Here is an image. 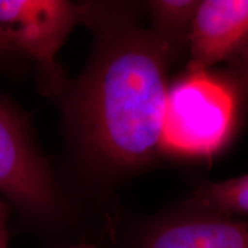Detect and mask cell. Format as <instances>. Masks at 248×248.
Wrapping results in <instances>:
<instances>
[{"mask_svg":"<svg viewBox=\"0 0 248 248\" xmlns=\"http://www.w3.org/2000/svg\"><path fill=\"white\" fill-rule=\"evenodd\" d=\"M107 248H248V218L171 206L114 228Z\"/></svg>","mask_w":248,"mask_h":248,"instance_id":"5","label":"cell"},{"mask_svg":"<svg viewBox=\"0 0 248 248\" xmlns=\"http://www.w3.org/2000/svg\"><path fill=\"white\" fill-rule=\"evenodd\" d=\"M11 215V206L0 198V217Z\"/></svg>","mask_w":248,"mask_h":248,"instance_id":"12","label":"cell"},{"mask_svg":"<svg viewBox=\"0 0 248 248\" xmlns=\"http://www.w3.org/2000/svg\"><path fill=\"white\" fill-rule=\"evenodd\" d=\"M57 248H107V246L106 245L92 243V241L82 240V241H76V243L66 245V246L57 247Z\"/></svg>","mask_w":248,"mask_h":248,"instance_id":"11","label":"cell"},{"mask_svg":"<svg viewBox=\"0 0 248 248\" xmlns=\"http://www.w3.org/2000/svg\"><path fill=\"white\" fill-rule=\"evenodd\" d=\"M82 5L92 49L82 74L64 83L62 105L74 148L102 192L164 153L169 71L178 55L140 23L138 5Z\"/></svg>","mask_w":248,"mask_h":248,"instance_id":"1","label":"cell"},{"mask_svg":"<svg viewBox=\"0 0 248 248\" xmlns=\"http://www.w3.org/2000/svg\"><path fill=\"white\" fill-rule=\"evenodd\" d=\"M83 5L62 0H0V52L32 61L47 94H60L66 78L57 57L82 22Z\"/></svg>","mask_w":248,"mask_h":248,"instance_id":"4","label":"cell"},{"mask_svg":"<svg viewBox=\"0 0 248 248\" xmlns=\"http://www.w3.org/2000/svg\"><path fill=\"white\" fill-rule=\"evenodd\" d=\"M238 106L230 90L208 71H187L170 84L164 153L206 156L230 139Z\"/></svg>","mask_w":248,"mask_h":248,"instance_id":"3","label":"cell"},{"mask_svg":"<svg viewBox=\"0 0 248 248\" xmlns=\"http://www.w3.org/2000/svg\"><path fill=\"white\" fill-rule=\"evenodd\" d=\"M8 219L9 216L0 217V248H8Z\"/></svg>","mask_w":248,"mask_h":248,"instance_id":"10","label":"cell"},{"mask_svg":"<svg viewBox=\"0 0 248 248\" xmlns=\"http://www.w3.org/2000/svg\"><path fill=\"white\" fill-rule=\"evenodd\" d=\"M248 46V0H202L188 39L187 71H208Z\"/></svg>","mask_w":248,"mask_h":248,"instance_id":"6","label":"cell"},{"mask_svg":"<svg viewBox=\"0 0 248 248\" xmlns=\"http://www.w3.org/2000/svg\"><path fill=\"white\" fill-rule=\"evenodd\" d=\"M172 206L187 212L247 218L248 173L226 181L202 183Z\"/></svg>","mask_w":248,"mask_h":248,"instance_id":"7","label":"cell"},{"mask_svg":"<svg viewBox=\"0 0 248 248\" xmlns=\"http://www.w3.org/2000/svg\"><path fill=\"white\" fill-rule=\"evenodd\" d=\"M217 77L233 94L238 108L248 116V46L239 55L226 62L221 75Z\"/></svg>","mask_w":248,"mask_h":248,"instance_id":"9","label":"cell"},{"mask_svg":"<svg viewBox=\"0 0 248 248\" xmlns=\"http://www.w3.org/2000/svg\"><path fill=\"white\" fill-rule=\"evenodd\" d=\"M0 193L27 228L43 237L64 238L77 222L76 208L59 188L24 117L1 99Z\"/></svg>","mask_w":248,"mask_h":248,"instance_id":"2","label":"cell"},{"mask_svg":"<svg viewBox=\"0 0 248 248\" xmlns=\"http://www.w3.org/2000/svg\"><path fill=\"white\" fill-rule=\"evenodd\" d=\"M199 2L198 0H152L145 2L151 20L150 29L178 57L188 47Z\"/></svg>","mask_w":248,"mask_h":248,"instance_id":"8","label":"cell"}]
</instances>
